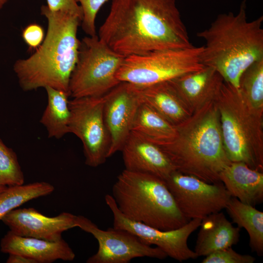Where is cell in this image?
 Listing matches in <instances>:
<instances>
[{
  "instance_id": "obj_9",
  "label": "cell",
  "mask_w": 263,
  "mask_h": 263,
  "mask_svg": "<svg viewBox=\"0 0 263 263\" xmlns=\"http://www.w3.org/2000/svg\"><path fill=\"white\" fill-rule=\"evenodd\" d=\"M105 94L69 100L70 133L81 141L85 164L95 168L108 158L110 138L104 118Z\"/></svg>"
},
{
  "instance_id": "obj_18",
  "label": "cell",
  "mask_w": 263,
  "mask_h": 263,
  "mask_svg": "<svg viewBox=\"0 0 263 263\" xmlns=\"http://www.w3.org/2000/svg\"><path fill=\"white\" fill-rule=\"evenodd\" d=\"M219 178L231 197L254 207L263 202V171L243 162H231L221 172Z\"/></svg>"
},
{
  "instance_id": "obj_25",
  "label": "cell",
  "mask_w": 263,
  "mask_h": 263,
  "mask_svg": "<svg viewBox=\"0 0 263 263\" xmlns=\"http://www.w3.org/2000/svg\"><path fill=\"white\" fill-rule=\"evenodd\" d=\"M239 89L254 108L263 110V58L255 61L243 72Z\"/></svg>"
},
{
  "instance_id": "obj_5",
  "label": "cell",
  "mask_w": 263,
  "mask_h": 263,
  "mask_svg": "<svg viewBox=\"0 0 263 263\" xmlns=\"http://www.w3.org/2000/svg\"><path fill=\"white\" fill-rule=\"evenodd\" d=\"M120 211L127 218L163 230L179 228L189 221L181 211L165 180L124 169L112 187Z\"/></svg>"
},
{
  "instance_id": "obj_10",
  "label": "cell",
  "mask_w": 263,
  "mask_h": 263,
  "mask_svg": "<svg viewBox=\"0 0 263 263\" xmlns=\"http://www.w3.org/2000/svg\"><path fill=\"white\" fill-rule=\"evenodd\" d=\"M184 216L203 219L225 209L232 197L221 182L209 183L174 170L165 180Z\"/></svg>"
},
{
  "instance_id": "obj_30",
  "label": "cell",
  "mask_w": 263,
  "mask_h": 263,
  "mask_svg": "<svg viewBox=\"0 0 263 263\" xmlns=\"http://www.w3.org/2000/svg\"><path fill=\"white\" fill-rule=\"evenodd\" d=\"M48 8L76 15L82 19L81 8L75 0H46Z\"/></svg>"
},
{
  "instance_id": "obj_28",
  "label": "cell",
  "mask_w": 263,
  "mask_h": 263,
  "mask_svg": "<svg viewBox=\"0 0 263 263\" xmlns=\"http://www.w3.org/2000/svg\"><path fill=\"white\" fill-rule=\"evenodd\" d=\"M255 258L250 255L237 253L231 247L215 251L207 256L202 263H253Z\"/></svg>"
},
{
  "instance_id": "obj_31",
  "label": "cell",
  "mask_w": 263,
  "mask_h": 263,
  "mask_svg": "<svg viewBox=\"0 0 263 263\" xmlns=\"http://www.w3.org/2000/svg\"><path fill=\"white\" fill-rule=\"evenodd\" d=\"M7 263H37V262L26 256L18 254H9L6 260Z\"/></svg>"
},
{
  "instance_id": "obj_29",
  "label": "cell",
  "mask_w": 263,
  "mask_h": 263,
  "mask_svg": "<svg viewBox=\"0 0 263 263\" xmlns=\"http://www.w3.org/2000/svg\"><path fill=\"white\" fill-rule=\"evenodd\" d=\"M45 34L42 27L37 23L26 26L22 32V38L29 50H36L42 44Z\"/></svg>"
},
{
  "instance_id": "obj_11",
  "label": "cell",
  "mask_w": 263,
  "mask_h": 263,
  "mask_svg": "<svg viewBox=\"0 0 263 263\" xmlns=\"http://www.w3.org/2000/svg\"><path fill=\"white\" fill-rule=\"evenodd\" d=\"M76 225L92 234L98 244L97 252L87 260V263H129L137 258L162 260L168 257L159 248L145 244L127 230L113 227L103 230L82 215L77 216Z\"/></svg>"
},
{
  "instance_id": "obj_24",
  "label": "cell",
  "mask_w": 263,
  "mask_h": 263,
  "mask_svg": "<svg viewBox=\"0 0 263 263\" xmlns=\"http://www.w3.org/2000/svg\"><path fill=\"white\" fill-rule=\"evenodd\" d=\"M54 187L46 182H37L7 187L0 192V220L8 213L27 202L52 193Z\"/></svg>"
},
{
  "instance_id": "obj_20",
  "label": "cell",
  "mask_w": 263,
  "mask_h": 263,
  "mask_svg": "<svg viewBox=\"0 0 263 263\" xmlns=\"http://www.w3.org/2000/svg\"><path fill=\"white\" fill-rule=\"evenodd\" d=\"M138 88L142 102L174 126L191 114L169 81Z\"/></svg>"
},
{
  "instance_id": "obj_14",
  "label": "cell",
  "mask_w": 263,
  "mask_h": 263,
  "mask_svg": "<svg viewBox=\"0 0 263 263\" xmlns=\"http://www.w3.org/2000/svg\"><path fill=\"white\" fill-rule=\"evenodd\" d=\"M76 218V215L66 212L48 217L29 207L13 209L1 221L16 235L56 241L62 238L63 232L77 227Z\"/></svg>"
},
{
  "instance_id": "obj_3",
  "label": "cell",
  "mask_w": 263,
  "mask_h": 263,
  "mask_svg": "<svg viewBox=\"0 0 263 263\" xmlns=\"http://www.w3.org/2000/svg\"><path fill=\"white\" fill-rule=\"evenodd\" d=\"M175 126L172 138L155 144L167 156L175 170L207 183L221 182L220 173L231 162L224 148L214 99Z\"/></svg>"
},
{
  "instance_id": "obj_12",
  "label": "cell",
  "mask_w": 263,
  "mask_h": 263,
  "mask_svg": "<svg viewBox=\"0 0 263 263\" xmlns=\"http://www.w3.org/2000/svg\"><path fill=\"white\" fill-rule=\"evenodd\" d=\"M105 201L113 215V227L131 232L145 244L155 245L164 251L168 257L179 262L198 257L195 251L189 247L188 240L199 227L201 219H193L179 228L163 230L131 220L124 216L118 208L111 195H106Z\"/></svg>"
},
{
  "instance_id": "obj_16",
  "label": "cell",
  "mask_w": 263,
  "mask_h": 263,
  "mask_svg": "<svg viewBox=\"0 0 263 263\" xmlns=\"http://www.w3.org/2000/svg\"><path fill=\"white\" fill-rule=\"evenodd\" d=\"M192 114L214 99L225 81L214 68L204 66L201 70L169 81Z\"/></svg>"
},
{
  "instance_id": "obj_33",
  "label": "cell",
  "mask_w": 263,
  "mask_h": 263,
  "mask_svg": "<svg viewBox=\"0 0 263 263\" xmlns=\"http://www.w3.org/2000/svg\"><path fill=\"white\" fill-rule=\"evenodd\" d=\"M7 188V187L0 184V192L5 190Z\"/></svg>"
},
{
  "instance_id": "obj_7",
  "label": "cell",
  "mask_w": 263,
  "mask_h": 263,
  "mask_svg": "<svg viewBox=\"0 0 263 263\" xmlns=\"http://www.w3.org/2000/svg\"><path fill=\"white\" fill-rule=\"evenodd\" d=\"M124 57L97 35L83 38L80 40L77 61L70 79V96H98L107 94L121 82L116 74Z\"/></svg>"
},
{
  "instance_id": "obj_32",
  "label": "cell",
  "mask_w": 263,
  "mask_h": 263,
  "mask_svg": "<svg viewBox=\"0 0 263 263\" xmlns=\"http://www.w3.org/2000/svg\"><path fill=\"white\" fill-rule=\"evenodd\" d=\"M9 0H0V10Z\"/></svg>"
},
{
  "instance_id": "obj_19",
  "label": "cell",
  "mask_w": 263,
  "mask_h": 263,
  "mask_svg": "<svg viewBox=\"0 0 263 263\" xmlns=\"http://www.w3.org/2000/svg\"><path fill=\"white\" fill-rule=\"evenodd\" d=\"M199 227L194 250L198 257H206L239 242L240 228L234 226L221 211L202 219Z\"/></svg>"
},
{
  "instance_id": "obj_21",
  "label": "cell",
  "mask_w": 263,
  "mask_h": 263,
  "mask_svg": "<svg viewBox=\"0 0 263 263\" xmlns=\"http://www.w3.org/2000/svg\"><path fill=\"white\" fill-rule=\"evenodd\" d=\"M225 209L233 223L246 230L252 251L259 256H263V212L233 197Z\"/></svg>"
},
{
  "instance_id": "obj_27",
  "label": "cell",
  "mask_w": 263,
  "mask_h": 263,
  "mask_svg": "<svg viewBox=\"0 0 263 263\" xmlns=\"http://www.w3.org/2000/svg\"><path fill=\"white\" fill-rule=\"evenodd\" d=\"M82 12L81 26L89 36L96 35L95 20L98 11L109 0H75Z\"/></svg>"
},
{
  "instance_id": "obj_13",
  "label": "cell",
  "mask_w": 263,
  "mask_h": 263,
  "mask_svg": "<svg viewBox=\"0 0 263 263\" xmlns=\"http://www.w3.org/2000/svg\"><path fill=\"white\" fill-rule=\"evenodd\" d=\"M141 102L138 87L127 82H121L105 94L103 114L110 138L108 157L121 151Z\"/></svg>"
},
{
  "instance_id": "obj_4",
  "label": "cell",
  "mask_w": 263,
  "mask_h": 263,
  "mask_svg": "<svg viewBox=\"0 0 263 263\" xmlns=\"http://www.w3.org/2000/svg\"><path fill=\"white\" fill-rule=\"evenodd\" d=\"M263 16L247 20L246 0L236 14H219L208 28L197 34L205 41L202 63L216 69L225 81L239 88L243 72L263 58Z\"/></svg>"
},
{
  "instance_id": "obj_15",
  "label": "cell",
  "mask_w": 263,
  "mask_h": 263,
  "mask_svg": "<svg viewBox=\"0 0 263 263\" xmlns=\"http://www.w3.org/2000/svg\"><path fill=\"white\" fill-rule=\"evenodd\" d=\"M121 151L127 170L150 174L164 180L176 170L157 145L134 132L130 133Z\"/></svg>"
},
{
  "instance_id": "obj_17",
  "label": "cell",
  "mask_w": 263,
  "mask_h": 263,
  "mask_svg": "<svg viewBox=\"0 0 263 263\" xmlns=\"http://www.w3.org/2000/svg\"><path fill=\"white\" fill-rule=\"evenodd\" d=\"M0 249L3 253L24 255L37 263H51L58 260L72 261L75 257L73 249L62 238L50 241L20 236L10 230L1 238Z\"/></svg>"
},
{
  "instance_id": "obj_22",
  "label": "cell",
  "mask_w": 263,
  "mask_h": 263,
  "mask_svg": "<svg viewBox=\"0 0 263 263\" xmlns=\"http://www.w3.org/2000/svg\"><path fill=\"white\" fill-rule=\"evenodd\" d=\"M45 89L47 94V105L40 122L46 128L48 137L60 139L70 133V96L51 87H46Z\"/></svg>"
},
{
  "instance_id": "obj_23",
  "label": "cell",
  "mask_w": 263,
  "mask_h": 263,
  "mask_svg": "<svg viewBox=\"0 0 263 263\" xmlns=\"http://www.w3.org/2000/svg\"><path fill=\"white\" fill-rule=\"evenodd\" d=\"M132 131L157 144L172 138L175 133V126L142 102L135 114Z\"/></svg>"
},
{
  "instance_id": "obj_2",
  "label": "cell",
  "mask_w": 263,
  "mask_h": 263,
  "mask_svg": "<svg viewBox=\"0 0 263 263\" xmlns=\"http://www.w3.org/2000/svg\"><path fill=\"white\" fill-rule=\"evenodd\" d=\"M40 13L47 21L44 39L29 57L16 60L13 70L24 91L49 87L69 95L70 79L78 57L80 40L77 35L82 19L70 13L51 11L44 5L41 6Z\"/></svg>"
},
{
  "instance_id": "obj_1",
  "label": "cell",
  "mask_w": 263,
  "mask_h": 263,
  "mask_svg": "<svg viewBox=\"0 0 263 263\" xmlns=\"http://www.w3.org/2000/svg\"><path fill=\"white\" fill-rule=\"evenodd\" d=\"M98 37L124 57L193 46L175 0H112Z\"/></svg>"
},
{
  "instance_id": "obj_8",
  "label": "cell",
  "mask_w": 263,
  "mask_h": 263,
  "mask_svg": "<svg viewBox=\"0 0 263 263\" xmlns=\"http://www.w3.org/2000/svg\"><path fill=\"white\" fill-rule=\"evenodd\" d=\"M203 46L157 51L125 57L116 77L120 82L145 87L169 81L202 69Z\"/></svg>"
},
{
  "instance_id": "obj_26",
  "label": "cell",
  "mask_w": 263,
  "mask_h": 263,
  "mask_svg": "<svg viewBox=\"0 0 263 263\" xmlns=\"http://www.w3.org/2000/svg\"><path fill=\"white\" fill-rule=\"evenodd\" d=\"M24 183V174L16 152L0 138V184L11 187Z\"/></svg>"
},
{
  "instance_id": "obj_6",
  "label": "cell",
  "mask_w": 263,
  "mask_h": 263,
  "mask_svg": "<svg viewBox=\"0 0 263 263\" xmlns=\"http://www.w3.org/2000/svg\"><path fill=\"white\" fill-rule=\"evenodd\" d=\"M214 101L229 160L263 171V110L254 108L239 88L225 81Z\"/></svg>"
}]
</instances>
